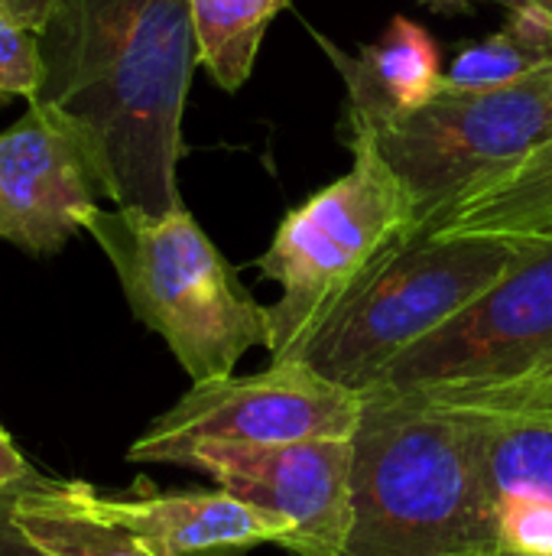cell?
<instances>
[{"instance_id":"obj_11","label":"cell","mask_w":552,"mask_h":556,"mask_svg":"<svg viewBox=\"0 0 552 556\" xmlns=\"http://www.w3.org/2000/svg\"><path fill=\"white\" fill-rule=\"evenodd\" d=\"M26 104L0 134V241L52 257L85 231L104 186L75 127L42 101Z\"/></svg>"},{"instance_id":"obj_1","label":"cell","mask_w":552,"mask_h":556,"mask_svg":"<svg viewBox=\"0 0 552 556\" xmlns=\"http://www.w3.org/2000/svg\"><path fill=\"white\" fill-rule=\"evenodd\" d=\"M33 101L81 137L111 205L172 212L182 114L198 65L189 0H59L39 33Z\"/></svg>"},{"instance_id":"obj_19","label":"cell","mask_w":552,"mask_h":556,"mask_svg":"<svg viewBox=\"0 0 552 556\" xmlns=\"http://www.w3.org/2000/svg\"><path fill=\"white\" fill-rule=\"evenodd\" d=\"M33 479H36V472L29 469V463L23 459V453L13 446V440L0 427V498L10 495L13 489L33 482Z\"/></svg>"},{"instance_id":"obj_9","label":"cell","mask_w":552,"mask_h":556,"mask_svg":"<svg viewBox=\"0 0 552 556\" xmlns=\"http://www.w3.org/2000/svg\"><path fill=\"white\" fill-rule=\"evenodd\" d=\"M423 394L462 404L475 420L472 556H552V375Z\"/></svg>"},{"instance_id":"obj_22","label":"cell","mask_w":552,"mask_h":556,"mask_svg":"<svg viewBox=\"0 0 552 556\" xmlns=\"http://www.w3.org/2000/svg\"><path fill=\"white\" fill-rule=\"evenodd\" d=\"M423 3H433V7H465V3H475V0H423ZM498 3H508V7H514L517 0H498Z\"/></svg>"},{"instance_id":"obj_12","label":"cell","mask_w":552,"mask_h":556,"mask_svg":"<svg viewBox=\"0 0 552 556\" xmlns=\"http://www.w3.org/2000/svg\"><path fill=\"white\" fill-rule=\"evenodd\" d=\"M85 511L130 531L156 556H241L260 544H283L286 528L231 492L101 495L85 482H59Z\"/></svg>"},{"instance_id":"obj_14","label":"cell","mask_w":552,"mask_h":556,"mask_svg":"<svg viewBox=\"0 0 552 556\" xmlns=\"http://www.w3.org/2000/svg\"><path fill=\"white\" fill-rule=\"evenodd\" d=\"M332 65L345 78L351 134H377L423 108L442 85V62L433 36L410 16H394L364 49L342 52L319 36Z\"/></svg>"},{"instance_id":"obj_13","label":"cell","mask_w":552,"mask_h":556,"mask_svg":"<svg viewBox=\"0 0 552 556\" xmlns=\"http://www.w3.org/2000/svg\"><path fill=\"white\" fill-rule=\"evenodd\" d=\"M416 235L501 241L521 251L552 241V134L537 147L446 199Z\"/></svg>"},{"instance_id":"obj_7","label":"cell","mask_w":552,"mask_h":556,"mask_svg":"<svg viewBox=\"0 0 552 556\" xmlns=\"http://www.w3.org/2000/svg\"><path fill=\"white\" fill-rule=\"evenodd\" d=\"M543 375H552V241L524 251L488 293L403 352L371 391H465Z\"/></svg>"},{"instance_id":"obj_24","label":"cell","mask_w":552,"mask_h":556,"mask_svg":"<svg viewBox=\"0 0 552 556\" xmlns=\"http://www.w3.org/2000/svg\"><path fill=\"white\" fill-rule=\"evenodd\" d=\"M495 556H498V554H495Z\"/></svg>"},{"instance_id":"obj_4","label":"cell","mask_w":552,"mask_h":556,"mask_svg":"<svg viewBox=\"0 0 552 556\" xmlns=\"http://www.w3.org/2000/svg\"><path fill=\"white\" fill-rule=\"evenodd\" d=\"M420 225L416 202L368 137H351V166L283 215L260 274L280 287L270 309V362H290L342 300Z\"/></svg>"},{"instance_id":"obj_2","label":"cell","mask_w":552,"mask_h":556,"mask_svg":"<svg viewBox=\"0 0 552 556\" xmlns=\"http://www.w3.org/2000/svg\"><path fill=\"white\" fill-rule=\"evenodd\" d=\"M351 446V534L342 556L475 554V420L462 404L371 391Z\"/></svg>"},{"instance_id":"obj_18","label":"cell","mask_w":552,"mask_h":556,"mask_svg":"<svg viewBox=\"0 0 552 556\" xmlns=\"http://www.w3.org/2000/svg\"><path fill=\"white\" fill-rule=\"evenodd\" d=\"M46 65L39 49V33L0 16V108L20 101H33L42 88Z\"/></svg>"},{"instance_id":"obj_10","label":"cell","mask_w":552,"mask_h":556,"mask_svg":"<svg viewBox=\"0 0 552 556\" xmlns=\"http://www.w3.org/2000/svg\"><path fill=\"white\" fill-rule=\"evenodd\" d=\"M351 440L192 443L166 466L205 472L218 489L277 518L280 547L296 556H342L351 534Z\"/></svg>"},{"instance_id":"obj_3","label":"cell","mask_w":552,"mask_h":556,"mask_svg":"<svg viewBox=\"0 0 552 556\" xmlns=\"http://www.w3.org/2000/svg\"><path fill=\"white\" fill-rule=\"evenodd\" d=\"M81 228L107 254L133 316L169 345L192 384L228 378L251 349H270V309L185 205H94Z\"/></svg>"},{"instance_id":"obj_15","label":"cell","mask_w":552,"mask_h":556,"mask_svg":"<svg viewBox=\"0 0 552 556\" xmlns=\"http://www.w3.org/2000/svg\"><path fill=\"white\" fill-rule=\"evenodd\" d=\"M13 528L52 556H156L130 531L75 505L59 482L33 479L10 492Z\"/></svg>"},{"instance_id":"obj_20","label":"cell","mask_w":552,"mask_h":556,"mask_svg":"<svg viewBox=\"0 0 552 556\" xmlns=\"http://www.w3.org/2000/svg\"><path fill=\"white\" fill-rule=\"evenodd\" d=\"M55 7H59V0H0V16L42 33L46 23L52 20Z\"/></svg>"},{"instance_id":"obj_16","label":"cell","mask_w":552,"mask_h":556,"mask_svg":"<svg viewBox=\"0 0 552 556\" xmlns=\"http://www.w3.org/2000/svg\"><path fill=\"white\" fill-rule=\"evenodd\" d=\"M552 68V16L540 7H511V23L472 46H465L449 68H442L446 91H495L521 85Z\"/></svg>"},{"instance_id":"obj_6","label":"cell","mask_w":552,"mask_h":556,"mask_svg":"<svg viewBox=\"0 0 552 556\" xmlns=\"http://www.w3.org/2000/svg\"><path fill=\"white\" fill-rule=\"evenodd\" d=\"M552 134V68L495 91L439 88L423 108L368 137L426 222L446 199ZM420 228V225H416Z\"/></svg>"},{"instance_id":"obj_23","label":"cell","mask_w":552,"mask_h":556,"mask_svg":"<svg viewBox=\"0 0 552 556\" xmlns=\"http://www.w3.org/2000/svg\"><path fill=\"white\" fill-rule=\"evenodd\" d=\"M517 3H530V7H540L543 13H550V16H552V0H517ZM517 3H514V7H517Z\"/></svg>"},{"instance_id":"obj_17","label":"cell","mask_w":552,"mask_h":556,"mask_svg":"<svg viewBox=\"0 0 552 556\" xmlns=\"http://www.w3.org/2000/svg\"><path fill=\"white\" fill-rule=\"evenodd\" d=\"M290 0H189L198 65L224 91L244 88L270 23Z\"/></svg>"},{"instance_id":"obj_21","label":"cell","mask_w":552,"mask_h":556,"mask_svg":"<svg viewBox=\"0 0 552 556\" xmlns=\"http://www.w3.org/2000/svg\"><path fill=\"white\" fill-rule=\"evenodd\" d=\"M0 556H52L29 544L10 521V495L0 498Z\"/></svg>"},{"instance_id":"obj_5","label":"cell","mask_w":552,"mask_h":556,"mask_svg":"<svg viewBox=\"0 0 552 556\" xmlns=\"http://www.w3.org/2000/svg\"><path fill=\"white\" fill-rule=\"evenodd\" d=\"M521 257V248L501 241H446L413 231L342 300L296 358L368 394L403 352L452 323Z\"/></svg>"},{"instance_id":"obj_8","label":"cell","mask_w":552,"mask_h":556,"mask_svg":"<svg viewBox=\"0 0 552 556\" xmlns=\"http://www.w3.org/2000/svg\"><path fill=\"white\" fill-rule=\"evenodd\" d=\"M364 394L329 381L299 358L270 362L244 378L192 384L130 446V463H163L192 443H299L351 440Z\"/></svg>"}]
</instances>
